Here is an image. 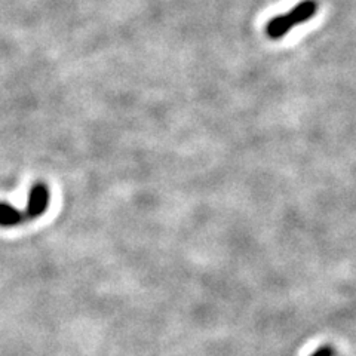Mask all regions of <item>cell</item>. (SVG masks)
<instances>
[{"mask_svg": "<svg viewBox=\"0 0 356 356\" xmlns=\"http://www.w3.org/2000/svg\"><path fill=\"white\" fill-rule=\"evenodd\" d=\"M49 197V188L43 183H38L31 187L26 211H18L8 204L0 202V226L10 227L39 218L48 209Z\"/></svg>", "mask_w": 356, "mask_h": 356, "instance_id": "obj_1", "label": "cell"}, {"mask_svg": "<svg viewBox=\"0 0 356 356\" xmlns=\"http://www.w3.org/2000/svg\"><path fill=\"white\" fill-rule=\"evenodd\" d=\"M318 10L316 0H303L293 9H289L286 14L273 17L266 26V35L269 39L280 40L286 36L296 26L303 24L315 17Z\"/></svg>", "mask_w": 356, "mask_h": 356, "instance_id": "obj_2", "label": "cell"}, {"mask_svg": "<svg viewBox=\"0 0 356 356\" xmlns=\"http://www.w3.org/2000/svg\"><path fill=\"white\" fill-rule=\"evenodd\" d=\"M336 355H337L336 349L330 346V344H324V346L318 348L310 356H336Z\"/></svg>", "mask_w": 356, "mask_h": 356, "instance_id": "obj_3", "label": "cell"}]
</instances>
